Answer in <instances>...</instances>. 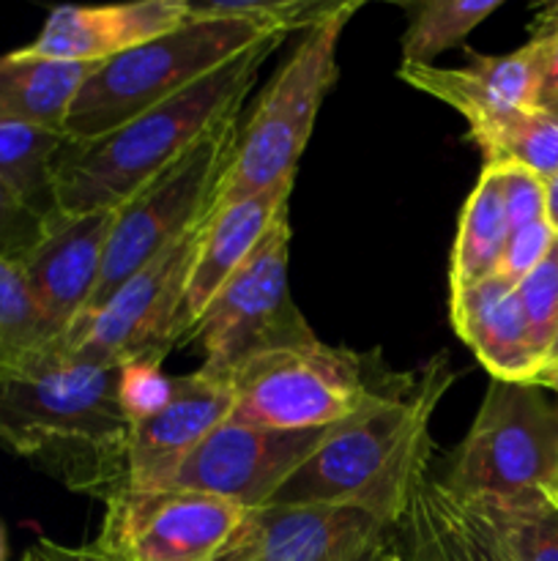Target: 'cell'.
Returning <instances> with one entry per match:
<instances>
[{
	"label": "cell",
	"instance_id": "40",
	"mask_svg": "<svg viewBox=\"0 0 558 561\" xmlns=\"http://www.w3.org/2000/svg\"><path fill=\"white\" fill-rule=\"evenodd\" d=\"M377 561H403V559H399V553L394 551V548H392V542H388V548H386V551H383V557L377 559Z\"/></svg>",
	"mask_w": 558,
	"mask_h": 561
},
{
	"label": "cell",
	"instance_id": "26",
	"mask_svg": "<svg viewBox=\"0 0 558 561\" xmlns=\"http://www.w3.org/2000/svg\"><path fill=\"white\" fill-rule=\"evenodd\" d=\"M63 345L33 301L20 261L0 255V370L22 367Z\"/></svg>",
	"mask_w": 558,
	"mask_h": 561
},
{
	"label": "cell",
	"instance_id": "20",
	"mask_svg": "<svg viewBox=\"0 0 558 561\" xmlns=\"http://www.w3.org/2000/svg\"><path fill=\"white\" fill-rule=\"evenodd\" d=\"M392 548L403 561H514L485 520L430 471L392 529Z\"/></svg>",
	"mask_w": 558,
	"mask_h": 561
},
{
	"label": "cell",
	"instance_id": "31",
	"mask_svg": "<svg viewBox=\"0 0 558 561\" xmlns=\"http://www.w3.org/2000/svg\"><path fill=\"white\" fill-rule=\"evenodd\" d=\"M501 186L509 233L545 219V181L518 164H490Z\"/></svg>",
	"mask_w": 558,
	"mask_h": 561
},
{
	"label": "cell",
	"instance_id": "5",
	"mask_svg": "<svg viewBox=\"0 0 558 561\" xmlns=\"http://www.w3.org/2000/svg\"><path fill=\"white\" fill-rule=\"evenodd\" d=\"M235 403L230 422L268 431L339 425L399 392L414 376L375 370L367 356L321 340L252 356L228 376Z\"/></svg>",
	"mask_w": 558,
	"mask_h": 561
},
{
	"label": "cell",
	"instance_id": "15",
	"mask_svg": "<svg viewBox=\"0 0 558 561\" xmlns=\"http://www.w3.org/2000/svg\"><path fill=\"white\" fill-rule=\"evenodd\" d=\"M113 222L115 208L91 214L55 211L20 261L33 301L60 340L96 294Z\"/></svg>",
	"mask_w": 558,
	"mask_h": 561
},
{
	"label": "cell",
	"instance_id": "33",
	"mask_svg": "<svg viewBox=\"0 0 558 561\" xmlns=\"http://www.w3.org/2000/svg\"><path fill=\"white\" fill-rule=\"evenodd\" d=\"M49 217H38L0 181V255L22 261L42 236Z\"/></svg>",
	"mask_w": 558,
	"mask_h": 561
},
{
	"label": "cell",
	"instance_id": "7",
	"mask_svg": "<svg viewBox=\"0 0 558 561\" xmlns=\"http://www.w3.org/2000/svg\"><path fill=\"white\" fill-rule=\"evenodd\" d=\"M241 121V107L224 115L200 142L115 208L102 277L82 316L102 307L137 268L146 266L211 211L219 184L235 157Z\"/></svg>",
	"mask_w": 558,
	"mask_h": 561
},
{
	"label": "cell",
	"instance_id": "12",
	"mask_svg": "<svg viewBox=\"0 0 558 561\" xmlns=\"http://www.w3.org/2000/svg\"><path fill=\"white\" fill-rule=\"evenodd\" d=\"M334 431L337 425L315 431H268L228 420L197 444L195 453L175 471L170 488L211 493L244 510L268 507L279 488Z\"/></svg>",
	"mask_w": 558,
	"mask_h": 561
},
{
	"label": "cell",
	"instance_id": "39",
	"mask_svg": "<svg viewBox=\"0 0 558 561\" xmlns=\"http://www.w3.org/2000/svg\"><path fill=\"white\" fill-rule=\"evenodd\" d=\"M539 491H542V496H545L547 502H550L553 507L558 510V463H556V469H553V474L547 477L545 485L539 488Z\"/></svg>",
	"mask_w": 558,
	"mask_h": 561
},
{
	"label": "cell",
	"instance_id": "38",
	"mask_svg": "<svg viewBox=\"0 0 558 561\" xmlns=\"http://www.w3.org/2000/svg\"><path fill=\"white\" fill-rule=\"evenodd\" d=\"M85 561H126L120 559L118 553H113L109 548H104L102 542H91V546H85Z\"/></svg>",
	"mask_w": 558,
	"mask_h": 561
},
{
	"label": "cell",
	"instance_id": "23",
	"mask_svg": "<svg viewBox=\"0 0 558 561\" xmlns=\"http://www.w3.org/2000/svg\"><path fill=\"white\" fill-rule=\"evenodd\" d=\"M485 164H518L542 181L558 173V110L531 107L468 121Z\"/></svg>",
	"mask_w": 558,
	"mask_h": 561
},
{
	"label": "cell",
	"instance_id": "25",
	"mask_svg": "<svg viewBox=\"0 0 558 561\" xmlns=\"http://www.w3.org/2000/svg\"><path fill=\"white\" fill-rule=\"evenodd\" d=\"M465 504L485 520L514 561H558V510L542 496V491Z\"/></svg>",
	"mask_w": 558,
	"mask_h": 561
},
{
	"label": "cell",
	"instance_id": "36",
	"mask_svg": "<svg viewBox=\"0 0 558 561\" xmlns=\"http://www.w3.org/2000/svg\"><path fill=\"white\" fill-rule=\"evenodd\" d=\"M545 219L558 236V173L545 181Z\"/></svg>",
	"mask_w": 558,
	"mask_h": 561
},
{
	"label": "cell",
	"instance_id": "14",
	"mask_svg": "<svg viewBox=\"0 0 558 561\" xmlns=\"http://www.w3.org/2000/svg\"><path fill=\"white\" fill-rule=\"evenodd\" d=\"M228 378L211 373L173 376L170 400L126 431V491H167L197 444L233 414Z\"/></svg>",
	"mask_w": 558,
	"mask_h": 561
},
{
	"label": "cell",
	"instance_id": "32",
	"mask_svg": "<svg viewBox=\"0 0 558 561\" xmlns=\"http://www.w3.org/2000/svg\"><path fill=\"white\" fill-rule=\"evenodd\" d=\"M558 236L553 233V228L547 225V219L542 222L528 225V228H520L509 233L507 247H503L501 266H498V277L509 279L512 285H518L520 279L528 277L547 255L556 247Z\"/></svg>",
	"mask_w": 558,
	"mask_h": 561
},
{
	"label": "cell",
	"instance_id": "6",
	"mask_svg": "<svg viewBox=\"0 0 558 561\" xmlns=\"http://www.w3.org/2000/svg\"><path fill=\"white\" fill-rule=\"evenodd\" d=\"M359 3H337V9L312 27L290 53L282 69L271 77L255 110L241 121L235 157L219 184L213 206L257 195L282 181H295V168L315 129L317 110L337 80V47Z\"/></svg>",
	"mask_w": 558,
	"mask_h": 561
},
{
	"label": "cell",
	"instance_id": "10",
	"mask_svg": "<svg viewBox=\"0 0 558 561\" xmlns=\"http://www.w3.org/2000/svg\"><path fill=\"white\" fill-rule=\"evenodd\" d=\"M208 214L137 268L102 307L82 316L63 337L66 348L118 367L129 362L164 365L178 348V316Z\"/></svg>",
	"mask_w": 558,
	"mask_h": 561
},
{
	"label": "cell",
	"instance_id": "9",
	"mask_svg": "<svg viewBox=\"0 0 558 561\" xmlns=\"http://www.w3.org/2000/svg\"><path fill=\"white\" fill-rule=\"evenodd\" d=\"M288 263L290 222L284 214L191 329L189 343L197 340L202 348V373L228 378L252 356L315 340L290 296Z\"/></svg>",
	"mask_w": 558,
	"mask_h": 561
},
{
	"label": "cell",
	"instance_id": "28",
	"mask_svg": "<svg viewBox=\"0 0 558 561\" xmlns=\"http://www.w3.org/2000/svg\"><path fill=\"white\" fill-rule=\"evenodd\" d=\"M334 9L337 3H317V0H208V3L186 0V14L197 20H239L277 33L306 31Z\"/></svg>",
	"mask_w": 558,
	"mask_h": 561
},
{
	"label": "cell",
	"instance_id": "35",
	"mask_svg": "<svg viewBox=\"0 0 558 561\" xmlns=\"http://www.w3.org/2000/svg\"><path fill=\"white\" fill-rule=\"evenodd\" d=\"M22 561H85V548H66L42 540L22 557Z\"/></svg>",
	"mask_w": 558,
	"mask_h": 561
},
{
	"label": "cell",
	"instance_id": "42",
	"mask_svg": "<svg viewBox=\"0 0 558 561\" xmlns=\"http://www.w3.org/2000/svg\"><path fill=\"white\" fill-rule=\"evenodd\" d=\"M550 362H558V337H556V343H553V348H550V356H547V362L545 365H550ZM542 365V367H545Z\"/></svg>",
	"mask_w": 558,
	"mask_h": 561
},
{
	"label": "cell",
	"instance_id": "30",
	"mask_svg": "<svg viewBox=\"0 0 558 561\" xmlns=\"http://www.w3.org/2000/svg\"><path fill=\"white\" fill-rule=\"evenodd\" d=\"M173 392V376L162 373L159 362H129L120 367L118 400L126 422H140L156 414Z\"/></svg>",
	"mask_w": 558,
	"mask_h": 561
},
{
	"label": "cell",
	"instance_id": "18",
	"mask_svg": "<svg viewBox=\"0 0 558 561\" xmlns=\"http://www.w3.org/2000/svg\"><path fill=\"white\" fill-rule=\"evenodd\" d=\"M397 77L416 91L457 110L465 121L542 104V69L534 44L507 55H470L468 66H403Z\"/></svg>",
	"mask_w": 558,
	"mask_h": 561
},
{
	"label": "cell",
	"instance_id": "24",
	"mask_svg": "<svg viewBox=\"0 0 558 561\" xmlns=\"http://www.w3.org/2000/svg\"><path fill=\"white\" fill-rule=\"evenodd\" d=\"M63 131L0 124V181L38 217L55 214V159Z\"/></svg>",
	"mask_w": 558,
	"mask_h": 561
},
{
	"label": "cell",
	"instance_id": "3",
	"mask_svg": "<svg viewBox=\"0 0 558 561\" xmlns=\"http://www.w3.org/2000/svg\"><path fill=\"white\" fill-rule=\"evenodd\" d=\"M282 42L284 33L263 38L167 102L96 140L66 137L55 159V211L91 214L129 201L142 184L200 142L224 115L244 107L263 64Z\"/></svg>",
	"mask_w": 558,
	"mask_h": 561
},
{
	"label": "cell",
	"instance_id": "21",
	"mask_svg": "<svg viewBox=\"0 0 558 561\" xmlns=\"http://www.w3.org/2000/svg\"><path fill=\"white\" fill-rule=\"evenodd\" d=\"M91 71L88 64L36 58L22 49L0 55V124L63 131L71 102Z\"/></svg>",
	"mask_w": 558,
	"mask_h": 561
},
{
	"label": "cell",
	"instance_id": "22",
	"mask_svg": "<svg viewBox=\"0 0 558 561\" xmlns=\"http://www.w3.org/2000/svg\"><path fill=\"white\" fill-rule=\"evenodd\" d=\"M507 241L509 222L507 211H503L501 186H498L496 168L485 164L479 181L460 211L457 239H454L452 266H449V290L457 294V290L492 277L501 266Z\"/></svg>",
	"mask_w": 558,
	"mask_h": 561
},
{
	"label": "cell",
	"instance_id": "19",
	"mask_svg": "<svg viewBox=\"0 0 558 561\" xmlns=\"http://www.w3.org/2000/svg\"><path fill=\"white\" fill-rule=\"evenodd\" d=\"M449 316L454 332L474 351L492 381H534L542 362L531 345L518 285L492 274L449 296Z\"/></svg>",
	"mask_w": 558,
	"mask_h": 561
},
{
	"label": "cell",
	"instance_id": "2",
	"mask_svg": "<svg viewBox=\"0 0 558 561\" xmlns=\"http://www.w3.org/2000/svg\"><path fill=\"white\" fill-rule=\"evenodd\" d=\"M452 381L449 356L438 354L421 378L339 422L326 444L279 488L271 504L359 510L394 529L430 471L432 414Z\"/></svg>",
	"mask_w": 558,
	"mask_h": 561
},
{
	"label": "cell",
	"instance_id": "4",
	"mask_svg": "<svg viewBox=\"0 0 558 561\" xmlns=\"http://www.w3.org/2000/svg\"><path fill=\"white\" fill-rule=\"evenodd\" d=\"M274 33L249 22L197 20L186 14V22L175 31L93 66L66 115L63 137L96 140Z\"/></svg>",
	"mask_w": 558,
	"mask_h": 561
},
{
	"label": "cell",
	"instance_id": "17",
	"mask_svg": "<svg viewBox=\"0 0 558 561\" xmlns=\"http://www.w3.org/2000/svg\"><path fill=\"white\" fill-rule=\"evenodd\" d=\"M290 192L293 181H282L244 201L211 208L178 316V348L189 343L191 329L222 285L249 261L268 230L288 214Z\"/></svg>",
	"mask_w": 558,
	"mask_h": 561
},
{
	"label": "cell",
	"instance_id": "37",
	"mask_svg": "<svg viewBox=\"0 0 558 561\" xmlns=\"http://www.w3.org/2000/svg\"><path fill=\"white\" fill-rule=\"evenodd\" d=\"M531 387L550 389V392L558 394V362H550V365L539 367V373H536V376H534Z\"/></svg>",
	"mask_w": 558,
	"mask_h": 561
},
{
	"label": "cell",
	"instance_id": "16",
	"mask_svg": "<svg viewBox=\"0 0 558 561\" xmlns=\"http://www.w3.org/2000/svg\"><path fill=\"white\" fill-rule=\"evenodd\" d=\"M186 22V0H137L115 5H60L42 33L20 47L36 58L96 66L153 42Z\"/></svg>",
	"mask_w": 558,
	"mask_h": 561
},
{
	"label": "cell",
	"instance_id": "29",
	"mask_svg": "<svg viewBox=\"0 0 558 561\" xmlns=\"http://www.w3.org/2000/svg\"><path fill=\"white\" fill-rule=\"evenodd\" d=\"M518 299L523 307L528 337L536 359L545 365L558 337V241L550 255L518 283Z\"/></svg>",
	"mask_w": 558,
	"mask_h": 561
},
{
	"label": "cell",
	"instance_id": "34",
	"mask_svg": "<svg viewBox=\"0 0 558 561\" xmlns=\"http://www.w3.org/2000/svg\"><path fill=\"white\" fill-rule=\"evenodd\" d=\"M531 44L539 55L542 104L558 110V3L536 14L531 27Z\"/></svg>",
	"mask_w": 558,
	"mask_h": 561
},
{
	"label": "cell",
	"instance_id": "8",
	"mask_svg": "<svg viewBox=\"0 0 558 561\" xmlns=\"http://www.w3.org/2000/svg\"><path fill=\"white\" fill-rule=\"evenodd\" d=\"M558 463V409L539 387L490 381L443 485L463 502L539 491Z\"/></svg>",
	"mask_w": 558,
	"mask_h": 561
},
{
	"label": "cell",
	"instance_id": "1",
	"mask_svg": "<svg viewBox=\"0 0 558 561\" xmlns=\"http://www.w3.org/2000/svg\"><path fill=\"white\" fill-rule=\"evenodd\" d=\"M118 365L58 345L0 370V447L69 491L109 504L126 491V422Z\"/></svg>",
	"mask_w": 558,
	"mask_h": 561
},
{
	"label": "cell",
	"instance_id": "43",
	"mask_svg": "<svg viewBox=\"0 0 558 561\" xmlns=\"http://www.w3.org/2000/svg\"><path fill=\"white\" fill-rule=\"evenodd\" d=\"M386 548H388V546H386ZM386 548H383V551H386ZM383 551H377V553H375V557H370V559H364V561H377V559H381V557H383Z\"/></svg>",
	"mask_w": 558,
	"mask_h": 561
},
{
	"label": "cell",
	"instance_id": "27",
	"mask_svg": "<svg viewBox=\"0 0 558 561\" xmlns=\"http://www.w3.org/2000/svg\"><path fill=\"white\" fill-rule=\"evenodd\" d=\"M498 9L501 0H427L414 5V20L403 36V66L432 64Z\"/></svg>",
	"mask_w": 558,
	"mask_h": 561
},
{
	"label": "cell",
	"instance_id": "11",
	"mask_svg": "<svg viewBox=\"0 0 558 561\" xmlns=\"http://www.w3.org/2000/svg\"><path fill=\"white\" fill-rule=\"evenodd\" d=\"M246 510L200 491H124L107 504L98 542L126 561H213Z\"/></svg>",
	"mask_w": 558,
	"mask_h": 561
},
{
	"label": "cell",
	"instance_id": "41",
	"mask_svg": "<svg viewBox=\"0 0 558 561\" xmlns=\"http://www.w3.org/2000/svg\"><path fill=\"white\" fill-rule=\"evenodd\" d=\"M5 553H9V546H5V535L0 529V561H5Z\"/></svg>",
	"mask_w": 558,
	"mask_h": 561
},
{
	"label": "cell",
	"instance_id": "13",
	"mask_svg": "<svg viewBox=\"0 0 558 561\" xmlns=\"http://www.w3.org/2000/svg\"><path fill=\"white\" fill-rule=\"evenodd\" d=\"M392 542L372 515L317 504H268L244 520L213 561H364Z\"/></svg>",
	"mask_w": 558,
	"mask_h": 561
}]
</instances>
